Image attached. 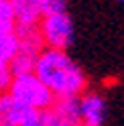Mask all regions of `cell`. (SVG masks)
<instances>
[{"label": "cell", "mask_w": 124, "mask_h": 126, "mask_svg": "<svg viewBox=\"0 0 124 126\" xmlns=\"http://www.w3.org/2000/svg\"><path fill=\"white\" fill-rule=\"evenodd\" d=\"M81 108V124L88 126H102L106 118V102L98 92H86L79 98Z\"/></svg>", "instance_id": "cell-5"}, {"label": "cell", "mask_w": 124, "mask_h": 126, "mask_svg": "<svg viewBox=\"0 0 124 126\" xmlns=\"http://www.w3.org/2000/svg\"><path fill=\"white\" fill-rule=\"evenodd\" d=\"M18 47H20V41H18L16 31L14 33H0V63L10 65L14 55L18 53Z\"/></svg>", "instance_id": "cell-8"}, {"label": "cell", "mask_w": 124, "mask_h": 126, "mask_svg": "<svg viewBox=\"0 0 124 126\" xmlns=\"http://www.w3.org/2000/svg\"><path fill=\"white\" fill-rule=\"evenodd\" d=\"M16 16H14L10 0H0V33H14Z\"/></svg>", "instance_id": "cell-10"}, {"label": "cell", "mask_w": 124, "mask_h": 126, "mask_svg": "<svg viewBox=\"0 0 124 126\" xmlns=\"http://www.w3.org/2000/svg\"><path fill=\"white\" fill-rule=\"evenodd\" d=\"M25 126H67V124L57 116L55 110L49 108V110H43V112H35Z\"/></svg>", "instance_id": "cell-9"}, {"label": "cell", "mask_w": 124, "mask_h": 126, "mask_svg": "<svg viewBox=\"0 0 124 126\" xmlns=\"http://www.w3.org/2000/svg\"><path fill=\"white\" fill-rule=\"evenodd\" d=\"M57 112V116L67 126H81V108L79 98H57L55 104L51 106Z\"/></svg>", "instance_id": "cell-7"}, {"label": "cell", "mask_w": 124, "mask_h": 126, "mask_svg": "<svg viewBox=\"0 0 124 126\" xmlns=\"http://www.w3.org/2000/svg\"><path fill=\"white\" fill-rule=\"evenodd\" d=\"M43 16H53V14L67 12V0H41Z\"/></svg>", "instance_id": "cell-11"}, {"label": "cell", "mask_w": 124, "mask_h": 126, "mask_svg": "<svg viewBox=\"0 0 124 126\" xmlns=\"http://www.w3.org/2000/svg\"><path fill=\"white\" fill-rule=\"evenodd\" d=\"M35 75L55 98H79V94H86V75L67 51L45 49L37 61Z\"/></svg>", "instance_id": "cell-1"}, {"label": "cell", "mask_w": 124, "mask_h": 126, "mask_svg": "<svg viewBox=\"0 0 124 126\" xmlns=\"http://www.w3.org/2000/svg\"><path fill=\"white\" fill-rule=\"evenodd\" d=\"M16 27H39L43 20L41 0H10Z\"/></svg>", "instance_id": "cell-6"}, {"label": "cell", "mask_w": 124, "mask_h": 126, "mask_svg": "<svg viewBox=\"0 0 124 126\" xmlns=\"http://www.w3.org/2000/svg\"><path fill=\"white\" fill-rule=\"evenodd\" d=\"M33 114L35 110L20 104L10 94L0 96V126H25Z\"/></svg>", "instance_id": "cell-4"}, {"label": "cell", "mask_w": 124, "mask_h": 126, "mask_svg": "<svg viewBox=\"0 0 124 126\" xmlns=\"http://www.w3.org/2000/svg\"><path fill=\"white\" fill-rule=\"evenodd\" d=\"M81 126H88V124H81Z\"/></svg>", "instance_id": "cell-14"}, {"label": "cell", "mask_w": 124, "mask_h": 126, "mask_svg": "<svg viewBox=\"0 0 124 126\" xmlns=\"http://www.w3.org/2000/svg\"><path fill=\"white\" fill-rule=\"evenodd\" d=\"M39 33H41L45 49L67 51V47L73 43V20L67 12L43 16L39 25Z\"/></svg>", "instance_id": "cell-3"}, {"label": "cell", "mask_w": 124, "mask_h": 126, "mask_svg": "<svg viewBox=\"0 0 124 126\" xmlns=\"http://www.w3.org/2000/svg\"><path fill=\"white\" fill-rule=\"evenodd\" d=\"M118 2H124V0H118Z\"/></svg>", "instance_id": "cell-13"}, {"label": "cell", "mask_w": 124, "mask_h": 126, "mask_svg": "<svg viewBox=\"0 0 124 126\" xmlns=\"http://www.w3.org/2000/svg\"><path fill=\"white\" fill-rule=\"evenodd\" d=\"M8 94L18 100L20 104H25L27 108L35 110V112H43V110H49L53 104H55V96L53 92L45 85L35 73L29 75H16L12 79V85Z\"/></svg>", "instance_id": "cell-2"}, {"label": "cell", "mask_w": 124, "mask_h": 126, "mask_svg": "<svg viewBox=\"0 0 124 126\" xmlns=\"http://www.w3.org/2000/svg\"><path fill=\"white\" fill-rule=\"evenodd\" d=\"M12 79H14V75L10 71V65L8 63H0V96L8 94L10 85H12Z\"/></svg>", "instance_id": "cell-12"}]
</instances>
